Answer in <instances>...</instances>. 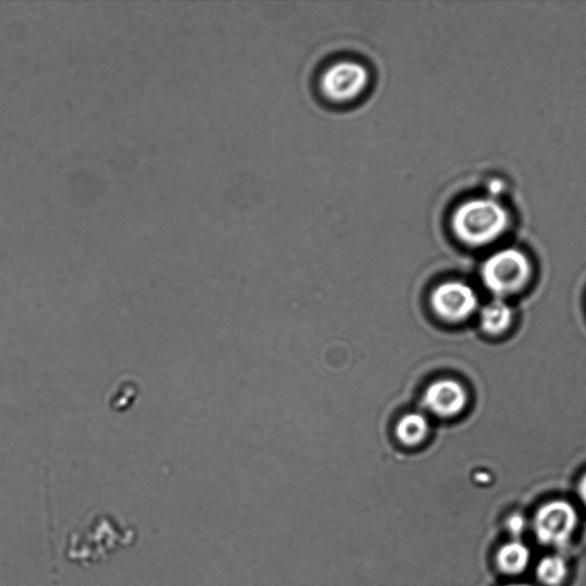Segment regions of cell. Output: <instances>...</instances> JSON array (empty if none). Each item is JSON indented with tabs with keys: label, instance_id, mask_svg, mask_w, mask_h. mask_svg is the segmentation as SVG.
<instances>
[{
	"label": "cell",
	"instance_id": "1",
	"mask_svg": "<svg viewBox=\"0 0 586 586\" xmlns=\"http://www.w3.org/2000/svg\"><path fill=\"white\" fill-rule=\"evenodd\" d=\"M510 225L509 210L491 198L467 200L456 208L450 218L456 239L475 249L498 241L509 230Z\"/></svg>",
	"mask_w": 586,
	"mask_h": 586
},
{
	"label": "cell",
	"instance_id": "2",
	"mask_svg": "<svg viewBox=\"0 0 586 586\" xmlns=\"http://www.w3.org/2000/svg\"><path fill=\"white\" fill-rule=\"evenodd\" d=\"M532 278V264L520 250L507 248L489 256L481 267L485 287L499 299L520 292Z\"/></svg>",
	"mask_w": 586,
	"mask_h": 586
},
{
	"label": "cell",
	"instance_id": "3",
	"mask_svg": "<svg viewBox=\"0 0 586 586\" xmlns=\"http://www.w3.org/2000/svg\"><path fill=\"white\" fill-rule=\"evenodd\" d=\"M370 85V72L366 66L351 60H341L329 66L320 77V90L326 99L335 103H347L359 99Z\"/></svg>",
	"mask_w": 586,
	"mask_h": 586
},
{
	"label": "cell",
	"instance_id": "4",
	"mask_svg": "<svg viewBox=\"0 0 586 586\" xmlns=\"http://www.w3.org/2000/svg\"><path fill=\"white\" fill-rule=\"evenodd\" d=\"M577 524L575 507L569 501L556 499L539 507L533 520V529L540 544L562 548L573 538Z\"/></svg>",
	"mask_w": 586,
	"mask_h": 586
},
{
	"label": "cell",
	"instance_id": "5",
	"mask_svg": "<svg viewBox=\"0 0 586 586\" xmlns=\"http://www.w3.org/2000/svg\"><path fill=\"white\" fill-rule=\"evenodd\" d=\"M431 304L439 318L457 324L475 315L479 299L470 286L454 281L439 286L433 294Z\"/></svg>",
	"mask_w": 586,
	"mask_h": 586
},
{
	"label": "cell",
	"instance_id": "6",
	"mask_svg": "<svg viewBox=\"0 0 586 586\" xmlns=\"http://www.w3.org/2000/svg\"><path fill=\"white\" fill-rule=\"evenodd\" d=\"M467 404L465 388L456 380L440 379L426 389L424 407L439 417H454L460 414Z\"/></svg>",
	"mask_w": 586,
	"mask_h": 586
},
{
	"label": "cell",
	"instance_id": "7",
	"mask_svg": "<svg viewBox=\"0 0 586 586\" xmlns=\"http://www.w3.org/2000/svg\"><path fill=\"white\" fill-rule=\"evenodd\" d=\"M530 560V549L518 539L504 544L496 555V564L499 570L511 576L525 573Z\"/></svg>",
	"mask_w": 586,
	"mask_h": 586
},
{
	"label": "cell",
	"instance_id": "8",
	"mask_svg": "<svg viewBox=\"0 0 586 586\" xmlns=\"http://www.w3.org/2000/svg\"><path fill=\"white\" fill-rule=\"evenodd\" d=\"M514 321V310L504 299L496 298L480 311V327L489 336H499L509 329Z\"/></svg>",
	"mask_w": 586,
	"mask_h": 586
},
{
	"label": "cell",
	"instance_id": "9",
	"mask_svg": "<svg viewBox=\"0 0 586 586\" xmlns=\"http://www.w3.org/2000/svg\"><path fill=\"white\" fill-rule=\"evenodd\" d=\"M536 576L544 586H562L568 576L567 563L559 555L546 556L538 563Z\"/></svg>",
	"mask_w": 586,
	"mask_h": 586
},
{
	"label": "cell",
	"instance_id": "10",
	"mask_svg": "<svg viewBox=\"0 0 586 586\" xmlns=\"http://www.w3.org/2000/svg\"><path fill=\"white\" fill-rule=\"evenodd\" d=\"M397 437L406 446L420 444L428 434V423L420 414H408L397 425Z\"/></svg>",
	"mask_w": 586,
	"mask_h": 586
},
{
	"label": "cell",
	"instance_id": "11",
	"mask_svg": "<svg viewBox=\"0 0 586 586\" xmlns=\"http://www.w3.org/2000/svg\"><path fill=\"white\" fill-rule=\"evenodd\" d=\"M506 526L513 535L519 537L526 530L527 522L524 516L516 514L507 519Z\"/></svg>",
	"mask_w": 586,
	"mask_h": 586
},
{
	"label": "cell",
	"instance_id": "12",
	"mask_svg": "<svg viewBox=\"0 0 586 586\" xmlns=\"http://www.w3.org/2000/svg\"><path fill=\"white\" fill-rule=\"evenodd\" d=\"M578 495L583 504L586 506V474L578 483Z\"/></svg>",
	"mask_w": 586,
	"mask_h": 586
},
{
	"label": "cell",
	"instance_id": "13",
	"mask_svg": "<svg viewBox=\"0 0 586 586\" xmlns=\"http://www.w3.org/2000/svg\"><path fill=\"white\" fill-rule=\"evenodd\" d=\"M505 586H533V585H529V584H526V583H514V584H509V585H505Z\"/></svg>",
	"mask_w": 586,
	"mask_h": 586
}]
</instances>
